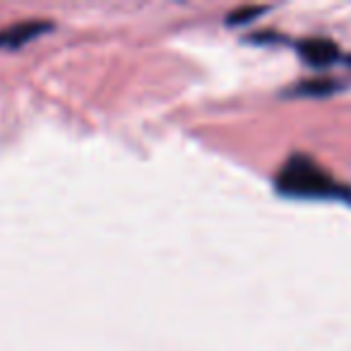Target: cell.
I'll list each match as a JSON object with an SVG mask.
<instances>
[{"mask_svg": "<svg viewBox=\"0 0 351 351\" xmlns=\"http://www.w3.org/2000/svg\"><path fill=\"white\" fill-rule=\"evenodd\" d=\"M263 12V8H250V10H241V12H234L231 15V20L229 22H245V17H253V15H260Z\"/></svg>", "mask_w": 351, "mask_h": 351, "instance_id": "4", "label": "cell"}, {"mask_svg": "<svg viewBox=\"0 0 351 351\" xmlns=\"http://www.w3.org/2000/svg\"><path fill=\"white\" fill-rule=\"evenodd\" d=\"M274 186L282 195L308 197V200H351V191L332 178L320 164L306 154L289 156L287 164L279 169Z\"/></svg>", "mask_w": 351, "mask_h": 351, "instance_id": "1", "label": "cell"}, {"mask_svg": "<svg viewBox=\"0 0 351 351\" xmlns=\"http://www.w3.org/2000/svg\"><path fill=\"white\" fill-rule=\"evenodd\" d=\"M49 29H51L49 22H20V25H12L0 32V49H17V46H25L27 41L36 39V36Z\"/></svg>", "mask_w": 351, "mask_h": 351, "instance_id": "2", "label": "cell"}, {"mask_svg": "<svg viewBox=\"0 0 351 351\" xmlns=\"http://www.w3.org/2000/svg\"><path fill=\"white\" fill-rule=\"evenodd\" d=\"M301 56L308 60L311 65L315 68H325V65L335 63L337 60V46L332 41H325V39H308L298 46Z\"/></svg>", "mask_w": 351, "mask_h": 351, "instance_id": "3", "label": "cell"}]
</instances>
